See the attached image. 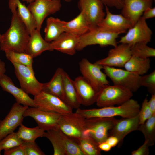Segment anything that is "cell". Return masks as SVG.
Returning <instances> with one entry per match:
<instances>
[{
	"mask_svg": "<svg viewBox=\"0 0 155 155\" xmlns=\"http://www.w3.org/2000/svg\"><path fill=\"white\" fill-rule=\"evenodd\" d=\"M61 7L60 0H34L27 7L35 20L36 29L40 31L45 18L59 11Z\"/></svg>",
	"mask_w": 155,
	"mask_h": 155,
	"instance_id": "cell-10",
	"label": "cell"
},
{
	"mask_svg": "<svg viewBox=\"0 0 155 155\" xmlns=\"http://www.w3.org/2000/svg\"><path fill=\"white\" fill-rule=\"evenodd\" d=\"M46 51H51L50 42L43 38L40 31L36 29L30 35L25 52L34 58Z\"/></svg>",
	"mask_w": 155,
	"mask_h": 155,
	"instance_id": "cell-24",
	"label": "cell"
},
{
	"mask_svg": "<svg viewBox=\"0 0 155 155\" xmlns=\"http://www.w3.org/2000/svg\"><path fill=\"white\" fill-rule=\"evenodd\" d=\"M5 155H25L24 149L22 145L17 146L8 150H5Z\"/></svg>",
	"mask_w": 155,
	"mask_h": 155,
	"instance_id": "cell-41",
	"label": "cell"
},
{
	"mask_svg": "<svg viewBox=\"0 0 155 155\" xmlns=\"http://www.w3.org/2000/svg\"><path fill=\"white\" fill-rule=\"evenodd\" d=\"M152 32L146 20L142 16L136 23L128 29L119 42L132 46L139 43L147 44L151 41Z\"/></svg>",
	"mask_w": 155,
	"mask_h": 155,
	"instance_id": "cell-12",
	"label": "cell"
},
{
	"mask_svg": "<svg viewBox=\"0 0 155 155\" xmlns=\"http://www.w3.org/2000/svg\"><path fill=\"white\" fill-rule=\"evenodd\" d=\"M1 150H0V155L1 154V153H0V152H1Z\"/></svg>",
	"mask_w": 155,
	"mask_h": 155,
	"instance_id": "cell-50",
	"label": "cell"
},
{
	"mask_svg": "<svg viewBox=\"0 0 155 155\" xmlns=\"http://www.w3.org/2000/svg\"><path fill=\"white\" fill-rule=\"evenodd\" d=\"M36 108L45 111L64 115L72 112V109L59 97L41 91L34 96Z\"/></svg>",
	"mask_w": 155,
	"mask_h": 155,
	"instance_id": "cell-13",
	"label": "cell"
},
{
	"mask_svg": "<svg viewBox=\"0 0 155 155\" xmlns=\"http://www.w3.org/2000/svg\"><path fill=\"white\" fill-rule=\"evenodd\" d=\"M138 130L143 133L144 140L148 142L150 146L154 145L155 142V114L144 123L140 124Z\"/></svg>",
	"mask_w": 155,
	"mask_h": 155,
	"instance_id": "cell-32",
	"label": "cell"
},
{
	"mask_svg": "<svg viewBox=\"0 0 155 155\" xmlns=\"http://www.w3.org/2000/svg\"><path fill=\"white\" fill-rule=\"evenodd\" d=\"M105 16L97 26L105 31L111 32L125 33L132 26L131 22L121 14H114L105 5Z\"/></svg>",
	"mask_w": 155,
	"mask_h": 155,
	"instance_id": "cell-16",
	"label": "cell"
},
{
	"mask_svg": "<svg viewBox=\"0 0 155 155\" xmlns=\"http://www.w3.org/2000/svg\"><path fill=\"white\" fill-rule=\"evenodd\" d=\"M6 71L5 63L0 59V78L5 74Z\"/></svg>",
	"mask_w": 155,
	"mask_h": 155,
	"instance_id": "cell-47",
	"label": "cell"
},
{
	"mask_svg": "<svg viewBox=\"0 0 155 155\" xmlns=\"http://www.w3.org/2000/svg\"><path fill=\"white\" fill-rule=\"evenodd\" d=\"M152 3V0H123L121 14L131 22L133 26L144 11L151 7Z\"/></svg>",
	"mask_w": 155,
	"mask_h": 155,
	"instance_id": "cell-20",
	"label": "cell"
},
{
	"mask_svg": "<svg viewBox=\"0 0 155 155\" xmlns=\"http://www.w3.org/2000/svg\"><path fill=\"white\" fill-rule=\"evenodd\" d=\"M86 119L76 112L62 115L58 122V128L77 142L83 137Z\"/></svg>",
	"mask_w": 155,
	"mask_h": 155,
	"instance_id": "cell-7",
	"label": "cell"
},
{
	"mask_svg": "<svg viewBox=\"0 0 155 155\" xmlns=\"http://www.w3.org/2000/svg\"><path fill=\"white\" fill-rule=\"evenodd\" d=\"M148 101L147 98H146L140 108L138 113L140 124L144 123L153 115L149 107Z\"/></svg>",
	"mask_w": 155,
	"mask_h": 155,
	"instance_id": "cell-39",
	"label": "cell"
},
{
	"mask_svg": "<svg viewBox=\"0 0 155 155\" xmlns=\"http://www.w3.org/2000/svg\"><path fill=\"white\" fill-rule=\"evenodd\" d=\"M34 0H22L24 1L25 2L27 3H29L33 1Z\"/></svg>",
	"mask_w": 155,
	"mask_h": 155,
	"instance_id": "cell-48",
	"label": "cell"
},
{
	"mask_svg": "<svg viewBox=\"0 0 155 155\" xmlns=\"http://www.w3.org/2000/svg\"><path fill=\"white\" fill-rule=\"evenodd\" d=\"M63 23V21L58 18L51 17L47 19L44 30L46 41L48 42L53 41L64 32Z\"/></svg>",
	"mask_w": 155,
	"mask_h": 155,
	"instance_id": "cell-28",
	"label": "cell"
},
{
	"mask_svg": "<svg viewBox=\"0 0 155 155\" xmlns=\"http://www.w3.org/2000/svg\"><path fill=\"white\" fill-rule=\"evenodd\" d=\"M16 5L17 13L23 22L30 35L36 29L34 19L27 7L20 0H13Z\"/></svg>",
	"mask_w": 155,
	"mask_h": 155,
	"instance_id": "cell-30",
	"label": "cell"
},
{
	"mask_svg": "<svg viewBox=\"0 0 155 155\" xmlns=\"http://www.w3.org/2000/svg\"><path fill=\"white\" fill-rule=\"evenodd\" d=\"M150 63L149 58H142L132 55L124 67L125 70L142 75L146 74L150 69Z\"/></svg>",
	"mask_w": 155,
	"mask_h": 155,
	"instance_id": "cell-29",
	"label": "cell"
},
{
	"mask_svg": "<svg viewBox=\"0 0 155 155\" xmlns=\"http://www.w3.org/2000/svg\"><path fill=\"white\" fill-rule=\"evenodd\" d=\"M103 69L113 85L125 88L133 92H136L141 87L139 83L140 75L136 73L114 67L104 66Z\"/></svg>",
	"mask_w": 155,
	"mask_h": 155,
	"instance_id": "cell-9",
	"label": "cell"
},
{
	"mask_svg": "<svg viewBox=\"0 0 155 155\" xmlns=\"http://www.w3.org/2000/svg\"><path fill=\"white\" fill-rule=\"evenodd\" d=\"M142 16L146 20L155 17V7H150L147 8L144 12Z\"/></svg>",
	"mask_w": 155,
	"mask_h": 155,
	"instance_id": "cell-43",
	"label": "cell"
},
{
	"mask_svg": "<svg viewBox=\"0 0 155 155\" xmlns=\"http://www.w3.org/2000/svg\"><path fill=\"white\" fill-rule=\"evenodd\" d=\"M117 119L115 117H95L86 119L83 137L91 138L98 144L105 141L109 131Z\"/></svg>",
	"mask_w": 155,
	"mask_h": 155,
	"instance_id": "cell-5",
	"label": "cell"
},
{
	"mask_svg": "<svg viewBox=\"0 0 155 155\" xmlns=\"http://www.w3.org/2000/svg\"><path fill=\"white\" fill-rule=\"evenodd\" d=\"M7 59L11 63H15L33 67V58L25 52H19L11 50L5 51Z\"/></svg>",
	"mask_w": 155,
	"mask_h": 155,
	"instance_id": "cell-34",
	"label": "cell"
},
{
	"mask_svg": "<svg viewBox=\"0 0 155 155\" xmlns=\"http://www.w3.org/2000/svg\"><path fill=\"white\" fill-rule=\"evenodd\" d=\"M77 142L84 155L101 154V150L98 147V144L90 137H83Z\"/></svg>",
	"mask_w": 155,
	"mask_h": 155,
	"instance_id": "cell-33",
	"label": "cell"
},
{
	"mask_svg": "<svg viewBox=\"0 0 155 155\" xmlns=\"http://www.w3.org/2000/svg\"><path fill=\"white\" fill-rule=\"evenodd\" d=\"M133 92L124 87L105 85L98 91L96 103L99 108L120 105L130 99Z\"/></svg>",
	"mask_w": 155,
	"mask_h": 155,
	"instance_id": "cell-4",
	"label": "cell"
},
{
	"mask_svg": "<svg viewBox=\"0 0 155 155\" xmlns=\"http://www.w3.org/2000/svg\"><path fill=\"white\" fill-rule=\"evenodd\" d=\"M17 133L24 142H35L39 137H44L45 132L38 126L34 128L27 127L22 123Z\"/></svg>",
	"mask_w": 155,
	"mask_h": 155,
	"instance_id": "cell-31",
	"label": "cell"
},
{
	"mask_svg": "<svg viewBox=\"0 0 155 155\" xmlns=\"http://www.w3.org/2000/svg\"><path fill=\"white\" fill-rule=\"evenodd\" d=\"M0 86L4 91L12 94L18 103L24 106L36 107L34 99L21 88L16 87L11 78L5 74L0 78Z\"/></svg>",
	"mask_w": 155,
	"mask_h": 155,
	"instance_id": "cell-21",
	"label": "cell"
},
{
	"mask_svg": "<svg viewBox=\"0 0 155 155\" xmlns=\"http://www.w3.org/2000/svg\"><path fill=\"white\" fill-rule=\"evenodd\" d=\"M140 125L138 114L129 118H122L117 120L109 131V136H114L118 139V146H121L125 137L133 131L138 130Z\"/></svg>",
	"mask_w": 155,
	"mask_h": 155,
	"instance_id": "cell-19",
	"label": "cell"
},
{
	"mask_svg": "<svg viewBox=\"0 0 155 155\" xmlns=\"http://www.w3.org/2000/svg\"><path fill=\"white\" fill-rule=\"evenodd\" d=\"M149 107L153 114H155V94H152L151 97L148 101Z\"/></svg>",
	"mask_w": 155,
	"mask_h": 155,
	"instance_id": "cell-45",
	"label": "cell"
},
{
	"mask_svg": "<svg viewBox=\"0 0 155 155\" xmlns=\"http://www.w3.org/2000/svg\"><path fill=\"white\" fill-rule=\"evenodd\" d=\"M80 37L64 32L55 40L50 42L51 51L55 50L71 55L75 54Z\"/></svg>",
	"mask_w": 155,
	"mask_h": 155,
	"instance_id": "cell-22",
	"label": "cell"
},
{
	"mask_svg": "<svg viewBox=\"0 0 155 155\" xmlns=\"http://www.w3.org/2000/svg\"><path fill=\"white\" fill-rule=\"evenodd\" d=\"M20 88L28 94L35 96L42 91L43 83L36 79L33 67L12 63Z\"/></svg>",
	"mask_w": 155,
	"mask_h": 155,
	"instance_id": "cell-11",
	"label": "cell"
},
{
	"mask_svg": "<svg viewBox=\"0 0 155 155\" xmlns=\"http://www.w3.org/2000/svg\"><path fill=\"white\" fill-rule=\"evenodd\" d=\"M148 142L144 140L143 144L138 149L132 151L131 155H148L149 154V147Z\"/></svg>",
	"mask_w": 155,
	"mask_h": 155,
	"instance_id": "cell-40",
	"label": "cell"
},
{
	"mask_svg": "<svg viewBox=\"0 0 155 155\" xmlns=\"http://www.w3.org/2000/svg\"><path fill=\"white\" fill-rule=\"evenodd\" d=\"M121 34L108 32L97 26L80 37L76 50L81 51L86 46L94 45L115 47L117 45V39Z\"/></svg>",
	"mask_w": 155,
	"mask_h": 155,
	"instance_id": "cell-6",
	"label": "cell"
},
{
	"mask_svg": "<svg viewBox=\"0 0 155 155\" xmlns=\"http://www.w3.org/2000/svg\"><path fill=\"white\" fill-rule=\"evenodd\" d=\"M44 137L51 143L54 155H84L78 143L58 128L47 131Z\"/></svg>",
	"mask_w": 155,
	"mask_h": 155,
	"instance_id": "cell-3",
	"label": "cell"
},
{
	"mask_svg": "<svg viewBox=\"0 0 155 155\" xmlns=\"http://www.w3.org/2000/svg\"><path fill=\"white\" fill-rule=\"evenodd\" d=\"M140 106L138 102L130 99L116 106H107L98 108L77 109L75 112L86 119L95 117H112L120 116L122 118L131 117L137 115Z\"/></svg>",
	"mask_w": 155,
	"mask_h": 155,
	"instance_id": "cell-2",
	"label": "cell"
},
{
	"mask_svg": "<svg viewBox=\"0 0 155 155\" xmlns=\"http://www.w3.org/2000/svg\"><path fill=\"white\" fill-rule=\"evenodd\" d=\"M9 6L12 14L11 22L8 30L1 35L0 49L4 51L11 50L25 52L30 34L18 15L15 3L9 2Z\"/></svg>",
	"mask_w": 155,
	"mask_h": 155,
	"instance_id": "cell-1",
	"label": "cell"
},
{
	"mask_svg": "<svg viewBox=\"0 0 155 155\" xmlns=\"http://www.w3.org/2000/svg\"><path fill=\"white\" fill-rule=\"evenodd\" d=\"M73 81L81 105L88 106L96 103L98 92L86 79L79 76Z\"/></svg>",
	"mask_w": 155,
	"mask_h": 155,
	"instance_id": "cell-23",
	"label": "cell"
},
{
	"mask_svg": "<svg viewBox=\"0 0 155 155\" xmlns=\"http://www.w3.org/2000/svg\"><path fill=\"white\" fill-rule=\"evenodd\" d=\"M139 83L140 86L146 88L151 94H155V71L148 74L140 75Z\"/></svg>",
	"mask_w": 155,
	"mask_h": 155,
	"instance_id": "cell-37",
	"label": "cell"
},
{
	"mask_svg": "<svg viewBox=\"0 0 155 155\" xmlns=\"http://www.w3.org/2000/svg\"><path fill=\"white\" fill-rule=\"evenodd\" d=\"M108 51L107 56L96 61L103 67H124L132 56L130 45L121 43Z\"/></svg>",
	"mask_w": 155,
	"mask_h": 155,
	"instance_id": "cell-15",
	"label": "cell"
},
{
	"mask_svg": "<svg viewBox=\"0 0 155 155\" xmlns=\"http://www.w3.org/2000/svg\"><path fill=\"white\" fill-rule=\"evenodd\" d=\"M63 101L72 109L79 108L81 105L73 80L65 72L64 81Z\"/></svg>",
	"mask_w": 155,
	"mask_h": 155,
	"instance_id": "cell-27",
	"label": "cell"
},
{
	"mask_svg": "<svg viewBox=\"0 0 155 155\" xmlns=\"http://www.w3.org/2000/svg\"><path fill=\"white\" fill-rule=\"evenodd\" d=\"M106 141L110 146L111 148L117 146L119 142L117 138L114 136H109Z\"/></svg>",
	"mask_w": 155,
	"mask_h": 155,
	"instance_id": "cell-44",
	"label": "cell"
},
{
	"mask_svg": "<svg viewBox=\"0 0 155 155\" xmlns=\"http://www.w3.org/2000/svg\"><path fill=\"white\" fill-rule=\"evenodd\" d=\"M64 32L71 33L79 37L83 35L90 29L88 22L84 13L80 11L75 18L69 22L63 21Z\"/></svg>",
	"mask_w": 155,
	"mask_h": 155,
	"instance_id": "cell-26",
	"label": "cell"
},
{
	"mask_svg": "<svg viewBox=\"0 0 155 155\" xmlns=\"http://www.w3.org/2000/svg\"><path fill=\"white\" fill-rule=\"evenodd\" d=\"M1 35L0 34V40L1 38Z\"/></svg>",
	"mask_w": 155,
	"mask_h": 155,
	"instance_id": "cell-49",
	"label": "cell"
},
{
	"mask_svg": "<svg viewBox=\"0 0 155 155\" xmlns=\"http://www.w3.org/2000/svg\"><path fill=\"white\" fill-rule=\"evenodd\" d=\"M103 3L108 7L121 9L123 5V0H100Z\"/></svg>",
	"mask_w": 155,
	"mask_h": 155,
	"instance_id": "cell-42",
	"label": "cell"
},
{
	"mask_svg": "<svg viewBox=\"0 0 155 155\" xmlns=\"http://www.w3.org/2000/svg\"><path fill=\"white\" fill-rule=\"evenodd\" d=\"M65 71L58 68L51 80L43 83L42 91L56 96L63 101V86Z\"/></svg>",
	"mask_w": 155,
	"mask_h": 155,
	"instance_id": "cell-25",
	"label": "cell"
},
{
	"mask_svg": "<svg viewBox=\"0 0 155 155\" xmlns=\"http://www.w3.org/2000/svg\"><path fill=\"white\" fill-rule=\"evenodd\" d=\"M21 145L24 149L25 155H44L45 154L35 142L23 141Z\"/></svg>",
	"mask_w": 155,
	"mask_h": 155,
	"instance_id": "cell-38",
	"label": "cell"
},
{
	"mask_svg": "<svg viewBox=\"0 0 155 155\" xmlns=\"http://www.w3.org/2000/svg\"><path fill=\"white\" fill-rule=\"evenodd\" d=\"M131 50L132 55L142 58L155 56V49L148 46L145 43L135 44L131 46Z\"/></svg>",
	"mask_w": 155,
	"mask_h": 155,
	"instance_id": "cell-35",
	"label": "cell"
},
{
	"mask_svg": "<svg viewBox=\"0 0 155 155\" xmlns=\"http://www.w3.org/2000/svg\"><path fill=\"white\" fill-rule=\"evenodd\" d=\"M23 141L17 132H14L9 134L0 141V149L6 150L21 145Z\"/></svg>",
	"mask_w": 155,
	"mask_h": 155,
	"instance_id": "cell-36",
	"label": "cell"
},
{
	"mask_svg": "<svg viewBox=\"0 0 155 155\" xmlns=\"http://www.w3.org/2000/svg\"><path fill=\"white\" fill-rule=\"evenodd\" d=\"M61 115L42 110L36 107H31L25 110L23 116L24 117H32L40 127L47 131L58 128V122Z\"/></svg>",
	"mask_w": 155,
	"mask_h": 155,
	"instance_id": "cell-17",
	"label": "cell"
},
{
	"mask_svg": "<svg viewBox=\"0 0 155 155\" xmlns=\"http://www.w3.org/2000/svg\"><path fill=\"white\" fill-rule=\"evenodd\" d=\"M98 146L101 150H102L105 152L109 151L112 148L106 141L99 144Z\"/></svg>",
	"mask_w": 155,
	"mask_h": 155,
	"instance_id": "cell-46",
	"label": "cell"
},
{
	"mask_svg": "<svg viewBox=\"0 0 155 155\" xmlns=\"http://www.w3.org/2000/svg\"><path fill=\"white\" fill-rule=\"evenodd\" d=\"M80 71L83 76L98 92L102 87L109 84L107 76L102 69L103 67L96 62L92 63L84 58L79 62Z\"/></svg>",
	"mask_w": 155,
	"mask_h": 155,
	"instance_id": "cell-8",
	"label": "cell"
},
{
	"mask_svg": "<svg viewBox=\"0 0 155 155\" xmlns=\"http://www.w3.org/2000/svg\"><path fill=\"white\" fill-rule=\"evenodd\" d=\"M28 107L16 102L12 106L8 114L0 121V141L14 130L22 123L23 114Z\"/></svg>",
	"mask_w": 155,
	"mask_h": 155,
	"instance_id": "cell-14",
	"label": "cell"
},
{
	"mask_svg": "<svg viewBox=\"0 0 155 155\" xmlns=\"http://www.w3.org/2000/svg\"><path fill=\"white\" fill-rule=\"evenodd\" d=\"M103 4L100 0H79V8L86 18L90 29L97 26L105 17Z\"/></svg>",
	"mask_w": 155,
	"mask_h": 155,
	"instance_id": "cell-18",
	"label": "cell"
}]
</instances>
